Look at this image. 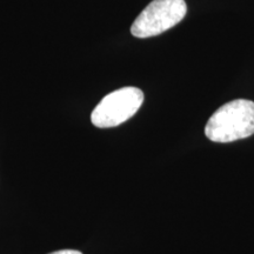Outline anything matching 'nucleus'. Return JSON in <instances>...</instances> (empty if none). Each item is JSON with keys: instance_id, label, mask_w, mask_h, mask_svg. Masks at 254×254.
<instances>
[{"instance_id": "1", "label": "nucleus", "mask_w": 254, "mask_h": 254, "mask_svg": "<svg viewBox=\"0 0 254 254\" xmlns=\"http://www.w3.org/2000/svg\"><path fill=\"white\" fill-rule=\"evenodd\" d=\"M205 134L214 142H232L254 134L253 101L237 99L222 105L208 119Z\"/></svg>"}, {"instance_id": "2", "label": "nucleus", "mask_w": 254, "mask_h": 254, "mask_svg": "<svg viewBox=\"0 0 254 254\" xmlns=\"http://www.w3.org/2000/svg\"><path fill=\"white\" fill-rule=\"evenodd\" d=\"M185 0H153L136 17L131 26L135 38H150L164 33L185 18Z\"/></svg>"}, {"instance_id": "4", "label": "nucleus", "mask_w": 254, "mask_h": 254, "mask_svg": "<svg viewBox=\"0 0 254 254\" xmlns=\"http://www.w3.org/2000/svg\"><path fill=\"white\" fill-rule=\"evenodd\" d=\"M50 254H82V253L75 250H62V251H57V252H52Z\"/></svg>"}, {"instance_id": "3", "label": "nucleus", "mask_w": 254, "mask_h": 254, "mask_svg": "<svg viewBox=\"0 0 254 254\" xmlns=\"http://www.w3.org/2000/svg\"><path fill=\"white\" fill-rule=\"evenodd\" d=\"M144 103L140 88L123 87L107 94L91 114V122L99 128L119 126L132 118Z\"/></svg>"}]
</instances>
